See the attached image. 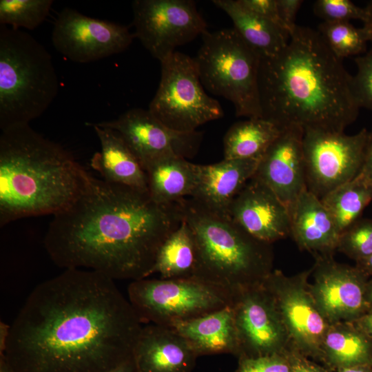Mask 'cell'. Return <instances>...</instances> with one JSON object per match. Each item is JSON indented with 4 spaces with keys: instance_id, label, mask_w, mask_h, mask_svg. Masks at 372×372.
<instances>
[{
    "instance_id": "cell-1",
    "label": "cell",
    "mask_w": 372,
    "mask_h": 372,
    "mask_svg": "<svg viewBox=\"0 0 372 372\" xmlns=\"http://www.w3.org/2000/svg\"><path fill=\"white\" fill-rule=\"evenodd\" d=\"M143 327L114 280L67 269L30 292L2 355L14 372H108L133 356Z\"/></svg>"
},
{
    "instance_id": "cell-2",
    "label": "cell",
    "mask_w": 372,
    "mask_h": 372,
    "mask_svg": "<svg viewBox=\"0 0 372 372\" xmlns=\"http://www.w3.org/2000/svg\"><path fill=\"white\" fill-rule=\"evenodd\" d=\"M182 220L178 203L158 204L148 192L94 177L71 206L53 216L44 247L64 269L132 282L153 274L160 247Z\"/></svg>"
},
{
    "instance_id": "cell-3",
    "label": "cell",
    "mask_w": 372,
    "mask_h": 372,
    "mask_svg": "<svg viewBox=\"0 0 372 372\" xmlns=\"http://www.w3.org/2000/svg\"><path fill=\"white\" fill-rule=\"evenodd\" d=\"M352 77L317 30L297 25L280 52L260 58L262 118L280 128L342 132L360 109Z\"/></svg>"
},
{
    "instance_id": "cell-4",
    "label": "cell",
    "mask_w": 372,
    "mask_h": 372,
    "mask_svg": "<svg viewBox=\"0 0 372 372\" xmlns=\"http://www.w3.org/2000/svg\"><path fill=\"white\" fill-rule=\"evenodd\" d=\"M93 178L70 152L30 124L1 131V227L23 218L61 212Z\"/></svg>"
},
{
    "instance_id": "cell-5",
    "label": "cell",
    "mask_w": 372,
    "mask_h": 372,
    "mask_svg": "<svg viewBox=\"0 0 372 372\" xmlns=\"http://www.w3.org/2000/svg\"><path fill=\"white\" fill-rule=\"evenodd\" d=\"M177 203L195 244L194 278L233 298L261 285L273 271L272 244L254 238L229 216L213 212L191 198Z\"/></svg>"
},
{
    "instance_id": "cell-6",
    "label": "cell",
    "mask_w": 372,
    "mask_h": 372,
    "mask_svg": "<svg viewBox=\"0 0 372 372\" xmlns=\"http://www.w3.org/2000/svg\"><path fill=\"white\" fill-rule=\"evenodd\" d=\"M59 90L52 59L26 32L0 25V128L25 125L40 116Z\"/></svg>"
},
{
    "instance_id": "cell-7",
    "label": "cell",
    "mask_w": 372,
    "mask_h": 372,
    "mask_svg": "<svg viewBox=\"0 0 372 372\" xmlns=\"http://www.w3.org/2000/svg\"><path fill=\"white\" fill-rule=\"evenodd\" d=\"M194 57L204 88L234 105L236 116L262 118L258 73L260 56L233 28L202 35Z\"/></svg>"
},
{
    "instance_id": "cell-8",
    "label": "cell",
    "mask_w": 372,
    "mask_h": 372,
    "mask_svg": "<svg viewBox=\"0 0 372 372\" xmlns=\"http://www.w3.org/2000/svg\"><path fill=\"white\" fill-rule=\"evenodd\" d=\"M127 299L143 324L172 327L232 304L223 289L196 278L132 281Z\"/></svg>"
},
{
    "instance_id": "cell-9",
    "label": "cell",
    "mask_w": 372,
    "mask_h": 372,
    "mask_svg": "<svg viewBox=\"0 0 372 372\" xmlns=\"http://www.w3.org/2000/svg\"><path fill=\"white\" fill-rule=\"evenodd\" d=\"M161 65V81L148 110L163 124L189 132L223 116L219 102L205 92L194 58L175 51Z\"/></svg>"
},
{
    "instance_id": "cell-10",
    "label": "cell",
    "mask_w": 372,
    "mask_h": 372,
    "mask_svg": "<svg viewBox=\"0 0 372 372\" xmlns=\"http://www.w3.org/2000/svg\"><path fill=\"white\" fill-rule=\"evenodd\" d=\"M303 149L307 189L321 199L358 174L369 131L342 132L304 130Z\"/></svg>"
},
{
    "instance_id": "cell-11",
    "label": "cell",
    "mask_w": 372,
    "mask_h": 372,
    "mask_svg": "<svg viewBox=\"0 0 372 372\" xmlns=\"http://www.w3.org/2000/svg\"><path fill=\"white\" fill-rule=\"evenodd\" d=\"M136 37L160 62L207 31L191 0H136L132 3Z\"/></svg>"
},
{
    "instance_id": "cell-12",
    "label": "cell",
    "mask_w": 372,
    "mask_h": 372,
    "mask_svg": "<svg viewBox=\"0 0 372 372\" xmlns=\"http://www.w3.org/2000/svg\"><path fill=\"white\" fill-rule=\"evenodd\" d=\"M312 268L288 276L273 270L262 282L272 294L290 339V347L320 361L321 347L330 325L310 292Z\"/></svg>"
},
{
    "instance_id": "cell-13",
    "label": "cell",
    "mask_w": 372,
    "mask_h": 372,
    "mask_svg": "<svg viewBox=\"0 0 372 372\" xmlns=\"http://www.w3.org/2000/svg\"><path fill=\"white\" fill-rule=\"evenodd\" d=\"M134 37L125 25L90 17L68 8L58 14L51 36L60 54L80 63L121 53Z\"/></svg>"
},
{
    "instance_id": "cell-14",
    "label": "cell",
    "mask_w": 372,
    "mask_h": 372,
    "mask_svg": "<svg viewBox=\"0 0 372 372\" xmlns=\"http://www.w3.org/2000/svg\"><path fill=\"white\" fill-rule=\"evenodd\" d=\"M309 283L318 309L329 322H353L369 310V278L357 267L335 260L333 255L314 256Z\"/></svg>"
},
{
    "instance_id": "cell-15",
    "label": "cell",
    "mask_w": 372,
    "mask_h": 372,
    "mask_svg": "<svg viewBox=\"0 0 372 372\" xmlns=\"http://www.w3.org/2000/svg\"><path fill=\"white\" fill-rule=\"evenodd\" d=\"M232 307L240 345L239 357L283 353L290 348L289 334L275 300L263 283L236 295Z\"/></svg>"
},
{
    "instance_id": "cell-16",
    "label": "cell",
    "mask_w": 372,
    "mask_h": 372,
    "mask_svg": "<svg viewBox=\"0 0 372 372\" xmlns=\"http://www.w3.org/2000/svg\"><path fill=\"white\" fill-rule=\"evenodd\" d=\"M117 132L144 170L154 161L167 156L192 158L202 141L200 132H182L169 128L149 110L134 108L116 119L96 123Z\"/></svg>"
},
{
    "instance_id": "cell-17",
    "label": "cell",
    "mask_w": 372,
    "mask_h": 372,
    "mask_svg": "<svg viewBox=\"0 0 372 372\" xmlns=\"http://www.w3.org/2000/svg\"><path fill=\"white\" fill-rule=\"evenodd\" d=\"M304 132L297 125L283 127L260 158L254 175L277 195L290 212L307 189Z\"/></svg>"
},
{
    "instance_id": "cell-18",
    "label": "cell",
    "mask_w": 372,
    "mask_h": 372,
    "mask_svg": "<svg viewBox=\"0 0 372 372\" xmlns=\"http://www.w3.org/2000/svg\"><path fill=\"white\" fill-rule=\"evenodd\" d=\"M229 216L254 238L269 244L290 236L289 208L253 176L232 201Z\"/></svg>"
},
{
    "instance_id": "cell-19",
    "label": "cell",
    "mask_w": 372,
    "mask_h": 372,
    "mask_svg": "<svg viewBox=\"0 0 372 372\" xmlns=\"http://www.w3.org/2000/svg\"><path fill=\"white\" fill-rule=\"evenodd\" d=\"M133 358L138 372H192L198 355L172 327L148 324L143 327Z\"/></svg>"
},
{
    "instance_id": "cell-20",
    "label": "cell",
    "mask_w": 372,
    "mask_h": 372,
    "mask_svg": "<svg viewBox=\"0 0 372 372\" xmlns=\"http://www.w3.org/2000/svg\"><path fill=\"white\" fill-rule=\"evenodd\" d=\"M260 159L224 158L211 165L196 164V185L189 198L213 212L229 216L232 201L255 174Z\"/></svg>"
},
{
    "instance_id": "cell-21",
    "label": "cell",
    "mask_w": 372,
    "mask_h": 372,
    "mask_svg": "<svg viewBox=\"0 0 372 372\" xmlns=\"http://www.w3.org/2000/svg\"><path fill=\"white\" fill-rule=\"evenodd\" d=\"M290 213V236L300 250L313 256L334 254L340 233L319 198L306 189Z\"/></svg>"
},
{
    "instance_id": "cell-22",
    "label": "cell",
    "mask_w": 372,
    "mask_h": 372,
    "mask_svg": "<svg viewBox=\"0 0 372 372\" xmlns=\"http://www.w3.org/2000/svg\"><path fill=\"white\" fill-rule=\"evenodd\" d=\"M86 125L93 127L100 142L101 150L94 154L90 165L102 180L148 192L146 172L121 135L97 123Z\"/></svg>"
},
{
    "instance_id": "cell-23",
    "label": "cell",
    "mask_w": 372,
    "mask_h": 372,
    "mask_svg": "<svg viewBox=\"0 0 372 372\" xmlns=\"http://www.w3.org/2000/svg\"><path fill=\"white\" fill-rule=\"evenodd\" d=\"M171 327L188 341L198 357L221 353L240 355L232 304Z\"/></svg>"
},
{
    "instance_id": "cell-24",
    "label": "cell",
    "mask_w": 372,
    "mask_h": 372,
    "mask_svg": "<svg viewBox=\"0 0 372 372\" xmlns=\"http://www.w3.org/2000/svg\"><path fill=\"white\" fill-rule=\"evenodd\" d=\"M148 192L156 203L168 205L191 197L197 179L196 164L167 156L150 163L145 169Z\"/></svg>"
},
{
    "instance_id": "cell-25",
    "label": "cell",
    "mask_w": 372,
    "mask_h": 372,
    "mask_svg": "<svg viewBox=\"0 0 372 372\" xmlns=\"http://www.w3.org/2000/svg\"><path fill=\"white\" fill-rule=\"evenodd\" d=\"M212 2L230 17L233 28L260 58L276 55L287 44L290 37L287 32L247 10L238 0Z\"/></svg>"
},
{
    "instance_id": "cell-26",
    "label": "cell",
    "mask_w": 372,
    "mask_h": 372,
    "mask_svg": "<svg viewBox=\"0 0 372 372\" xmlns=\"http://www.w3.org/2000/svg\"><path fill=\"white\" fill-rule=\"evenodd\" d=\"M320 362L333 371L372 365V340L353 322L330 324L322 344Z\"/></svg>"
},
{
    "instance_id": "cell-27",
    "label": "cell",
    "mask_w": 372,
    "mask_h": 372,
    "mask_svg": "<svg viewBox=\"0 0 372 372\" xmlns=\"http://www.w3.org/2000/svg\"><path fill=\"white\" fill-rule=\"evenodd\" d=\"M282 128L262 118L233 124L223 138L225 159H260Z\"/></svg>"
},
{
    "instance_id": "cell-28",
    "label": "cell",
    "mask_w": 372,
    "mask_h": 372,
    "mask_svg": "<svg viewBox=\"0 0 372 372\" xmlns=\"http://www.w3.org/2000/svg\"><path fill=\"white\" fill-rule=\"evenodd\" d=\"M195 266L194 238L188 225L183 220L160 247L153 274L157 273L163 279L194 278Z\"/></svg>"
},
{
    "instance_id": "cell-29",
    "label": "cell",
    "mask_w": 372,
    "mask_h": 372,
    "mask_svg": "<svg viewBox=\"0 0 372 372\" xmlns=\"http://www.w3.org/2000/svg\"><path fill=\"white\" fill-rule=\"evenodd\" d=\"M340 234L362 218L372 201V187L358 176L335 188L321 199Z\"/></svg>"
},
{
    "instance_id": "cell-30",
    "label": "cell",
    "mask_w": 372,
    "mask_h": 372,
    "mask_svg": "<svg viewBox=\"0 0 372 372\" xmlns=\"http://www.w3.org/2000/svg\"><path fill=\"white\" fill-rule=\"evenodd\" d=\"M323 40L338 58L361 55L369 42L365 29L356 28L350 22H322L317 30Z\"/></svg>"
},
{
    "instance_id": "cell-31",
    "label": "cell",
    "mask_w": 372,
    "mask_h": 372,
    "mask_svg": "<svg viewBox=\"0 0 372 372\" xmlns=\"http://www.w3.org/2000/svg\"><path fill=\"white\" fill-rule=\"evenodd\" d=\"M52 0H1L0 25L32 30L48 17Z\"/></svg>"
},
{
    "instance_id": "cell-32",
    "label": "cell",
    "mask_w": 372,
    "mask_h": 372,
    "mask_svg": "<svg viewBox=\"0 0 372 372\" xmlns=\"http://www.w3.org/2000/svg\"><path fill=\"white\" fill-rule=\"evenodd\" d=\"M338 251L355 262L372 255V219L360 218L339 236Z\"/></svg>"
},
{
    "instance_id": "cell-33",
    "label": "cell",
    "mask_w": 372,
    "mask_h": 372,
    "mask_svg": "<svg viewBox=\"0 0 372 372\" xmlns=\"http://www.w3.org/2000/svg\"><path fill=\"white\" fill-rule=\"evenodd\" d=\"M313 12L324 22H349L366 18V10L349 0H317L313 3Z\"/></svg>"
},
{
    "instance_id": "cell-34",
    "label": "cell",
    "mask_w": 372,
    "mask_h": 372,
    "mask_svg": "<svg viewBox=\"0 0 372 372\" xmlns=\"http://www.w3.org/2000/svg\"><path fill=\"white\" fill-rule=\"evenodd\" d=\"M357 71L352 77V90L360 108L372 110V49L355 59Z\"/></svg>"
},
{
    "instance_id": "cell-35",
    "label": "cell",
    "mask_w": 372,
    "mask_h": 372,
    "mask_svg": "<svg viewBox=\"0 0 372 372\" xmlns=\"http://www.w3.org/2000/svg\"><path fill=\"white\" fill-rule=\"evenodd\" d=\"M234 372H291L289 349L257 357L242 355Z\"/></svg>"
},
{
    "instance_id": "cell-36",
    "label": "cell",
    "mask_w": 372,
    "mask_h": 372,
    "mask_svg": "<svg viewBox=\"0 0 372 372\" xmlns=\"http://www.w3.org/2000/svg\"><path fill=\"white\" fill-rule=\"evenodd\" d=\"M238 1L247 10L273 23L289 33L279 16L277 0H238Z\"/></svg>"
},
{
    "instance_id": "cell-37",
    "label": "cell",
    "mask_w": 372,
    "mask_h": 372,
    "mask_svg": "<svg viewBox=\"0 0 372 372\" xmlns=\"http://www.w3.org/2000/svg\"><path fill=\"white\" fill-rule=\"evenodd\" d=\"M303 2L302 0H277L279 16L289 34L297 25L296 18Z\"/></svg>"
},
{
    "instance_id": "cell-38",
    "label": "cell",
    "mask_w": 372,
    "mask_h": 372,
    "mask_svg": "<svg viewBox=\"0 0 372 372\" xmlns=\"http://www.w3.org/2000/svg\"><path fill=\"white\" fill-rule=\"evenodd\" d=\"M289 355L291 361V372H333L325 366L320 365L290 347Z\"/></svg>"
},
{
    "instance_id": "cell-39",
    "label": "cell",
    "mask_w": 372,
    "mask_h": 372,
    "mask_svg": "<svg viewBox=\"0 0 372 372\" xmlns=\"http://www.w3.org/2000/svg\"><path fill=\"white\" fill-rule=\"evenodd\" d=\"M357 176L372 187V129L369 131L362 167Z\"/></svg>"
},
{
    "instance_id": "cell-40",
    "label": "cell",
    "mask_w": 372,
    "mask_h": 372,
    "mask_svg": "<svg viewBox=\"0 0 372 372\" xmlns=\"http://www.w3.org/2000/svg\"><path fill=\"white\" fill-rule=\"evenodd\" d=\"M353 322L372 340V307Z\"/></svg>"
},
{
    "instance_id": "cell-41",
    "label": "cell",
    "mask_w": 372,
    "mask_h": 372,
    "mask_svg": "<svg viewBox=\"0 0 372 372\" xmlns=\"http://www.w3.org/2000/svg\"><path fill=\"white\" fill-rule=\"evenodd\" d=\"M10 324L0 322V355L4 354L10 334Z\"/></svg>"
},
{
    "instance_id": "cell-42",
    "label": "cell",
    "mask_w": 372,
    "mask_h": 372,
    "mask_svg": "<svg viewBox=\"0 0 372 372\" xmlns=\"http://www.w3.org/2000/svg\"><path fill=\"white\" fill-rule=\"evenodd\" d=\"M366 10V18L364 21L363 28L369 35V42L372 44V1H370L364 7Z\"/></svg>"
},
{
    "instance_id": "cell-43",
    "label": "cell",
    "mask_w": 372,
    "mask_h": 372,
    "mask_svg": "<svg viewBox=\"0 0 372 372\" xmlns=\"http://www.w3.org/2000/svg\"><path fill=\"white\" fill-rule=\"evenodd\" d=\"M108 372H138L133 356Z\"/></svg>"
},
{
    "instance_id": "cell-44",
    "label": "cell",
    "mask_w": 372,
    "mask_h": 372,
    "mask_svg": "<svg viewBox=\"0 0 372 372\" xmlns=\"http://www.w3.org/2000/svg\"><path fill=\"white\" fill-rule=\"evenodd\" d=\"M355 266L361 270L369 278H372V255L365 260L355 262Z\"/></svg>"
},
{
    "instance_id": "cell-45",
    "label": "cell",
    "mask_w": 372,
    "mask_h": 372,
    "mask_svg": "<svg viewBox=\"0 0 372 372\" xmlns=\"http://www.w3.org/2000/svg\"><path fill=\"white\" fill-rule=\"evenodd\" d=\"M335 372H372V365L363 364L339 369Z\"/></svg>"
},
{
    "instance_id": "cell-46",
    "label": "cell",
    "mask_w": 372,
    "mask_h": 372,
    "mask_svg": "<svg viewBox=\"0 0 372 372\" xmlns=\"http://www.w3.org/2000/svg\"><path fill=\"white\" fill-rule=\"evenodd\" d=\"M0 372H14L4 355H0Z\"/></svg>"
},
{
    "instance_id": "cell-47",
    "label": "cell",
    "mask_w": 372,
    "mask_h": 372,
    "mask_svg": "<svg viewBox=\"0 0 372 372\" xmlns=\"http://www.w3.org/2000/svg\"><path fill=\"white\" fill-rule=\"evenodd\" d=\"M366 299L369 309L372 307V278H369L367 283Z\"/></svg>"
}]
</instances>
